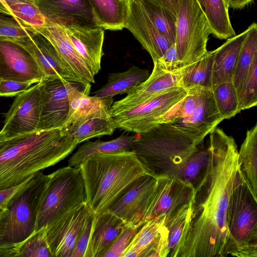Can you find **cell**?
<instances>
[{
    "label": "cell",
    "mask_w": 257,
    "mask_h": 257,
    "mask_svg": "<svg viewBox=\"0 0 257 257\" xmlns=\"http://www.w3.org/2000/svg\"><path fill=\"white\" fill-rule=\"evenodd\" d=\"M163 7L176 22L180 0H150Z\"/></svg>",
    "instance_id": "obj_47"
},
{
    "label": "cell",
    "mask_w": 257,
    "mask_h": 257,
    "mask_svg": "<svg viewBox=\"0 0 257 257\" xmlns=\"http://www.w3.org/2000/svg\"><path fill=\"white\" fill-rule=\"evenodd\" d=\"M41 113L39 83L17 96L0 131L6 139L37 131Z\"/></svg>",
    "instance_id": "obj_14"
},
{
    "label": "cell",
    "mask_w": 257,
    "mask_h": 257,
    "mask_svg": "<svg viewBox=\"0 0 257 257\" xmlns=\"http://www.w3.org/2000/svg\"><path fill=\"white\" fill-rule=\"evenodd\" d=\"M14 40L32 54L44 75L43 79H62L86 84L70 71L52 44L33 29L29 35Z\"/></svg>",
    "instance_id": "obj_17"
},
{
    "label": "cell",
    "mask_w": 257,
    "mask_h": 257,
    "mask_svg": "<svg viewBox=\"0 0 257 257\" xmlns=\"http://www.w3.org/2000/svg\"><path fill=\"white\" fill-rule=\"evenodd\" d=\"M155 62L158 63L163 70L170 73H179L182 69L175 43L171 45L162 57Z\"/></svg>",
    "instance_id": "obj_44"
},
{
    "label": "cell",
    "mask_w": 257,
    "mask_h": 257,
    "mask_svg": "<svg viewBox=\"0 0 257 257\" xmlns=\"http://www.w3.org/2000/svg\"><path fill=\"white\" fill-rule=\"evenodd\" d=\"M237 95L241 110L255 106L257 104V58L253 60L241 84Z\"/></svg>",
    "instance_id": "obj_40"
},
{
    "label": "cell",
    "mask_w": 257,
    "mask_h": 257,
    "mask_svg": "<svg viewBox=\"0 0 257 257\" xmlns=\"http://www.w3.org/2000/svg\"><path fill=\"white\" fill-rule=\"evenodd\" d=\"M32 31V26L17 18L0 14V37L17 39L29 35Z\"/></svg>",
    "instance_id": "obj_41"
},
{
    "label": "cell",
    "mask_w": 257,
    "mask_h": 257,
    "mask_svg": "<svg viewBox=\"0 0 257 257\" xmlns=\"http://www.w3.org/2000/svg\"><path fill=\"white\" fill-rule=\"evenodd\" d=\"M210 34L208 21L198 1L180 0L175 45L182 69L205 54Z\"/></svg>",
    "instance_id": "obj_9"
},
{
    "label": "cell",
    "mask_w": 257,
    "mask_h": 257,
    "mask_svg": "<svg viewBox=\"0 0 257 257\" xmlns=\"http://www.w3.org/2000/svg\"><path fill=\"white\" fill-rule=\"evenodd\" d=\"M194 186L174 176H163L156 182L146 205L144 220L162 215L166 219L173 216L192 198Z\"/></svg>",
    "instance_id": "obj_12"
},
{
    "label": "cell",
    "mask_w": 257,
    "mask_h": 257,
    "mask_svg": "<svg viewBox=\"0 0 257 257\" xmlns=\"http://www.w3.org/2000/svg\"><path fill=\"white\" fill-rule=\"evenodd\" d=\"M92 212L85 202L47 227V238L53 257H72L79 237Z\"/></svg>",
    "instance_id": "obj_13"
},
{
    "label": "cell",
    "mask_w": 257,
    "mask_h": 257,
    "mask_svg": "<svg viewBox=\"0 0 257 257\" xmlns=\"http://www.w3.org/2000/svg\"><path fill=\"white\" fill-rule=\"evenodd\" d=\"M227 231V256L257 257V200L243 175L231 196Z\"/></svg>",
    "instance_id": "obj_6"
},
{
    "label": "cell",
    "mask_w": 257,
    "mask_h": 257,
    "mask_svg": "<svg viewBox=\"0 0 257 257\" xmlns=\"http://www.w3.org/2000/svg\"><path fill=\"white\" fill-rule=\"evenodd\" d=\"M63 27L76 51L93 74H97L101 69L103 55L104 30L101 28Z\"/></svg>",
    "instance_id": "obj_24"
},
{
    "label": "cell",
    "mask_w": 257,
    "mask_h": 257,
    "mask_svg": "<svg viewBox=\"0 0 257 257\" xmlns=\"http://www.w3.org/2000/svg\"><path fill=\"white\" fill-rule=\"evenodd\" d=\"M9 139H6L0 132V153L8 144Z\"/></svg>",
    "instance_id": "obj_50"
},
{
    "label": "cell",
    "mask_w": 257,
    "mask_h": 257,
    "mask_svg": "<svg viewBox=\"0 0 257 257\" xmlns=\"http://www.w3.org/2000/svg\"><path fill=\"white\" fill-rule=\"evenodd\" d=\"M128 2L125 28L149 53L153 62L157 61L172 44L158 31L138 0Z\"/></svg>",
    "instance_id": "obj_18"
},
{
    "label": "cell",
    "mask_w": 257,
    "mask_h": 257,
    "mask_svg": "<svg viewBox=\"0 0 257 257\" xmlns=\"http://www.w3.org/2000/svg\"><path fill=\"white\" fill-rule=\"evenodd\" d=\"M44 75L29 51L13 39L0 37V79L38 83Z\"/></svg>",
    "instance_id": "obj_15"
},
{
    "label": "cell",
    "mask_w": 257,
    "mask_h": 257,
    "mask_svg": "<svg viewBox=\"0 0 257 257\" xmlns=\"http://www.w3.org/2000/svg\"><path fill=\"white\" fill-rule=\"evenodd\" d=\"M90 89V83H80L73 90L68 115L63 127L75 126L93 118L111 117L110 110L113 98L89 96Z\"/></svg>",
    "instance_id": "obj_22"
},
{
    "label": "cell",
    "mask_w": 257,
    "mask_h": 257,
    "mask_svg": "<svg viewBox=\"0 0 257 257\" xmlns=\"http://www.w3.org/2000/svg\"><path fill=\"white\" fill-rule=\"evenodd\" d=\"M80 167L86 201L95 214L107 210L136 179L147 174L133 151L95 154Z\"/></svg>",
    "instance_id": "obj_4"
},
{
    "label": "cell",
    "mask_w": 257,
    "mask_h": 257,
    "mask_svg": "<svg viewBox=\"0 0 257 257\" xmlns=\"http://www.w3.org/2000/svg\"><path fill=\"white\" fill-rule=\"evenodd\" d=\"M47 178L38 173L31 185L5 208L0 217V250L23 241L35 230L37 206Z\"/></svg>",
    "instance_id": "obj_8"
},
{
    "label": "cell",
    "mask_w": 257,
    "mask_h": 257,
    "mask_svg": "<svg viewBox=\"0 0 257 257\" xmlns=\"http://www.w3.org/2000/svg\"><path fill=\"white\" fill-rule=\"evenodd\" d=\"M187 90L177 86L166 90L145 102L116 112L111 117L116 128L135 134L145 133L158 123L187 93Z\"/></svg>",
    "instance_id": "obj_10"
},
{
    "label": "cell",
    "mask_w": 257,
    "mask_h": 257,
    "mask_svg": "<svg viewBox=\"0 0 257 257\" xmlns=\"http://www.w3.org/2000/svg\"><path fill=\"white\" fill-rule=\"evenodd\" d=\"M93 216L94 213L92 212L79 237L72 257H86Z\"/></svg>",
    "instance_id": "obj_46"
},
{
    "label": "cell",
    "mask_w": 257,
    "mask_h": 257,
    "mask_svg": "<svg viewBox=\"0 0 257 257\" xmlns=\"http://www.w3.org/2000/svg\"><path fill=\"white\" fill-rule=\"evenodd\" d=\"M190 202L184 206L165 223V245L163 257H176L178 245L189 219Z\"/></svg>",
    "instance_id": "obj_34"
},
{
    "label": "cell",
    "mask_w": 257,
    "mask_h": 257,
    "mask_svg": "<svg viewBox=\"0 0 257 257\" xmlns=\"http://www.w3.org/2000/svg\"><path fill=\"white\" fill-rule=\"evenodd\" d=\"M46 233V227L35 230L23 241L0 250V257H53Z\"/></svg>",
    "instance_id": "obj_33"
},
{
    "label": "cell",
    "mask_w": 257,
    "mask_h": 257,
    "mask_svg": "<svg viewBox=\"0 0 257 257\" xmlns=\"http://www.w3.org/2000/svg\"><path fill=\"white\" fill-rule=\"evenodd\" d=\"M78 144L65 127L11 138L0 153V190L35 177L70 155Z\"/></svg>",
    "instance_id": "obj_3"
},
{
    "label": "cell",
    "mask_w": 257,
    "mask_h": 257,
    "mask_svg": "<svg viewBox=\"0 0 257 257\" xmlns=\"http://www.w3.org/2000/svg\"><path fill=\"white\" fill-rule=\"evenodd\" d=\"M166 216L150 220L135 235L121 257H160L164 247Z\"/></svg>",
    "instance_id": "obj_23"
},
{
    "label": "cell",
    "mask_w": 257,
    "mask_h": 257,
    "mask_svg": "<svg viewBox=\"0 0 257 257\" xmlns=\"http://www.w3.org/2000/svg\"><path fill=\"white\" fill-rule=\"evenodd\" d=\"M247 33V28L237 35L227 39L223 44L214 50L212 87L222 83L232 81L239 54Z\"/></svg>",
    "instance_id": "obj_26"
},
{
    "label": "cell",
    "mask_w": 257,
    "mask_h": 257,
    "mask_svg": "<svg viewBox=\"0 0 257 257\" xmlns=\"http://www.w3.org/2000/svg\"><path fill=\"white\" fill-rule=\"evenodd\" d=\"M144 224L127 225L102 257H121L133 238Z\"/></svg>",
    "instance_id": "obj_42"
},
{
    "label": "cell",
    "mask_w": 257,
    "mask_h": 257,
    "mask_svg": "<svg viewBox=\"0 0 257 257\" xmlns=\"http://www.w3.org/2000/svg\"><path fill=\"white\" fill-rule=\"evenodd\" d=\"M156 182V179L148 174L140 176L107 210L122 219L126 225L145 223L146 205Z\"/></svg>",
    "instance_id": "obj_19"
},
{
    "label": "cell",
    "mask_w": 257,
    "mask_h": 257,
    "mask_svg": "<svg viewBox=\"0 0 257 257\" xmlns=\"http://www.w3.org/2000/svg\"><path fill=\"white\" fill-rule=\"evenodd\" d=\"M214 50L207 51L195 62L182 69L180 86L189 90L194 88L211 89Z\"/></svg>",
    "instance_id": "obj_30"
},
{
    "label": "cell",
    "mask_w": 257,
    "mask_h": 257,
    "mask_svg": "<svg viewBox=\"0 0 257 257\" xmlns=\"http://www.w3.org/2000/svg\"><path fill=\"white\" fill-rule=\"evenodd\" d=\"M0 14L12 17V14L5 0H0Z\"/></svg>",
    "instance_id": "obj_49"
},
{
    "label": "cell",
    "mask_w": 257,
    "mask_h": 257,
    "mask_svg": "<svg viewBox=\"0 0 257 257\" xmlns=\"http://www.w3.org/2000/svg\"><path fill=\"white\" fill-rule=\"evenodd\" d=\"M208 21L211 34L219 39H227L235 36L231 24L228 6L225 0H197Z\"/></svg>",
    "instance_id": "obj_31"
},
{
    "label": "cell",
    "mask_w": 257,
    "mask_h": 257,
    "mask_svg": "<svg viewBox=\"0 0 257 257\" xmlns=\"http://www.w3.org/2000/svg\"><path fill=\"white\" fill-rule=\"evenodd\" d=\"M126 225L108 210L94 214L86 257H102Z\"/></svg>",
    "instance_id": "obj_25"
},
{
    "label": "cell",
    "mask_w": 257,
    "mask_h": 257,
    "mask_svg": "<svg viewBox=\"0 0 257 257\" xmlns=\"http://www.w3.org/2000/svg\"><path fill=\"white\" fill-rule=\"evenodd\" d=\"M180 74L165 71L154 62L153 71L145 81L127 93L126 96L113 102L110 116L143 103L166 90L180 86Z\"/></svg>",
    "instance_id": "obj_20"
},
{
    "label": "cell",
    "mask_w": 257,
    "mask_h": 257,
    "mask_svg": "<svg viewBox=\"0 0 257 257\" xmlns=\"http://www.w3.org/2000/svg\"><path fill=\"white\" fill-rule=\"evenodd\" d=\"M32 28L52 44L71 72L85 84L95 83V75L76 51L63 26L47 21L42 26Z\"/></svg>",
    "instance_id": "obj_21"
},
{
    "label": "cell",
    "mask_w": 257,
    "mask_h": 257,
    "mask_svg": "<svg viewBox=\"0 0 257 257\" xmlns=\"http://www.w3.org/2000/svg\"><path fill=\"white\" fill-rule=\"evenodd\" d=\"M158 120L182 127L203 138L223 120L211 89L194 88ZM157 123V124H158Z\"/></svg>",
    "instance_id": "obj_7"
},
{
    "label": "cell",
    "mask_w": 257,
    "mask_h": 257,
    "mask_svg": "<svg viewBox=\"0 0 257 257\" xmlns=\"http://www.w3.org/2000/svg\"><path fill=\"white\" fill-rule=\"evenodd\" d=\"M99 27L103 30H121L125 27L128 0H88Z\"/></svg>",
    "instance_id": "obj_28"
},
{
    "label": "cell",
    "mask_w": 257,
    "mask_h": 257,
    "mask_svg": "<svg viewBox=\"0 0 257 257\" xmlns=\"http://www.w3.org/2000/svg\"><path fill=\"white\" fill-rule=\"evenodd\" d=\"M36 176L13 187L0 190V209L9 207L33 183Z\"/></svg>",
    "instance_id": "obj_43"
},
{
    "label": "cell",
    "mask_w": 257,
    "mask_h": 257,
    "mask_svg": "<svg viewBox=\"0 0 257 257\" xmlns=\"http://www.w3.org/2000/svg\"><path fill=\"white\" fill-rule=\"evenodd\" d=\"M148 70L133 65L126 70L109 73L105 85L94 92L97 97H112L128 93L150 76Z\"/></svg>",
    "instance_id": "obj_27"
},
{
    "label": "cell",
    "mask_w": 257,
    "mask_h": 257,
    "mask_svg": "<svg viewBox=\"0 0 257 257\" xmlns=\"http://www.w3.org/2000/svg\"><path fill=\"white\" fill-rule=\"evenodd\" d=\"M12 17L26 25L37 27L45 24L46 19L37 7L35 0H5Z\"/></svg>",
    "instance_id": "obj_39"
},
{
    "label": "cell",
    "mask_w": 257,
    "mask_h": 257,
    "mask_svg": "<svg viewBox=\"0 0 257 257\" xmlns=\"http://www.w3.org/2000/svg\"><path fill=\"white\" fill-rule=\"evenodd\" d=\"M4 209H0V217H1L4 211Z\"/></svg>",
    "instance_id": "obj_51"
},
{
    "label": "cell",
    "mask_w": 257,
    "mask_h": 257,
    "mask_svg": "<svg viewBox=\"0 0 257 257\" xmlns=\"http://www.w3.org/2000/svg\"><path fill=\"white\" fill-rule=\"evenodd\" d=\"M234 71L232 83L237 91L253 60L257 58V25L254 22L248 28Z\"/></svg>",
    "instance_id": "obj_35"
},
{
    "label": "cell",
    "mask_w": 257,
    "mask_h": 257,
    "mask_svg": "<svg viewBox=\"0 0 257 257\" xmlns=\"http://www.w3.org/2000/svg\"><path fill=\"white\" fill-rule=\"evenodd\" d=\"M39 83L41 113L37 131L63 127L69 111L71 92L80 83L62 79H43Z\"/></svg>",
    "instance_id": "obj_11"
},
{
    "label": "cell",
    "mask_w": 257,
    "mask_h": 257,
    "mask_svg": "<svg viewBox=\"0 0 257 257\" xmlns=\"http://www.w3.org/2000/svg\"><path fill=\"white\" fill-rule=\"evenodd\" d=\"M135 140V135L121 134L109 141L97 140L88 142L80 146L68 161L70 167H79L88 157L95 154L115 153L131 151Z\"/></svg>",
    "instance_id": "obj_29"
},
{
    "label": "cell",
    "mask_w": 257,
    "mask_h": 257,
    "mask_svg": "<svg viewBox=\"0 0 257 257\" xmlns=\"http://www.w3.org/2000/svg\"><path fill=\"white\" fill-rule=\"evenodd\" d=\"M32 84L31 82H19L0 79V96H17L28 89Z\"/></svg>",
    "instance_id": "obj_45"
},
{
    "label": "cell",
    "mask_w": 257,
    "mask_h": 257,
    "mask_svg": "<svg viewBox=\"0 0 257 257\" xmlns=\"http://www.w3.org/2000/svg\"><path fill=\"white\" fill-rule=\"evenodd\" d=\"M47 21L63 27L100 28L88 0H35Z\"/></svg>",
    "instance_id": "obj_16"
},
{
    "label": "cell",
    "mask_w": 257,
    "mask_h": 257,
    "mask_svg": "<svg viewBox=\"0 0 257 257\" xmlns=\"http://www.w3.org/2000/svg\"><path fill=\"white\" fill-rule=\"evenodd\" d=\"M65 128L78 144L93 138L111 135L116 129L112 117L93 118Z\"/></svg>",
    "instance_id": "obj_36"
},
{
    "label": "cell",
    "mask_w": 257,
    "mask_h": 257,
    "mask_svg": "<svg viewBox=\"0 0 257 257\" xmlns=\"http://www.w3.org/2000/svg\"><path fill=\"white\" fill-rule=\"evenodd\" d=\"M218 110L223 119H229L241 111L236 88L232 82H226L211 88Z\"/></svg>",
    "instance_id": "obj_38"
},
{
    "label": "cell",
    "mask_w": 257,
    "mask_h": 257,
    "mask_svg": "<svg viewBox=\"0 0 257 257\" xmlns=\"http://www.w3.org/2000/svg\"><path fill=\"white\" fill-rule=\"evenodd\" d=\"M209 134L208 161L194 187L176 257L227 256L229 204L242 174L233 137L217 127Z\"/></svg>",
    "instance_id": "obj_1"
},
{
    "label": "cell",
    "mask_w": 257,
    "mask_h": 257,
    "mask_svg": "<svg viewBox=\"0 0 257 257\" xmlns=\"http://www.w3.org/2000/svg\"><path fill=\"white\" fill-rule=\"evenodd\" d=\"M253 0H225L229 8L235 9H242Z\"/></svg>",
    "instance_id": "obj_48"
},
{
    "label": "cell",
    "mask_w": 257,
    "mask_h": 257,
    "mask_svg": "<svg viewBox=\"0 0 257 257\" xmlns=\"http://www.w3.org/2000/svg\"><path fill=\"white\" fill-rule=\"evenodd\" d=\"M158 31L171 44L175 43L176 22L161 6L150 0H138Z\"/></svg>",
    "instance_id": "obj_37"
},
{
    "label": "cell",
    "mask_w": 257,
    "mask_h": 257,
    "mask_svg": "<svg viewBox=\"0 0 257 257\" xmlns=\"http://www.w3.org/2000/svg\"><path fill=\"white\" fill-rule=\"evenodd\" d=\"M204 138L169 122L135 134L132 150L147 174L174 176L194 187L208 159Z\"/></svg>",
    "instance_id": "obj_2"
},
{
    "label": "cell",
    "mask_w": 257,
    "mask_h": 257,
    "mask_svg": "<svg viewBox=\"0 0 257 257\" xmlns=\"http://www.w3.org/2000/svg\"><path fill=\"white\" fill-rule=\"evenodd\" d=\"M85 202L84 182L80 167L68 166L47 175L37 206L35 230L48 227Z\"/></svg>",
    "instance_id": "obj_5"
},
{
    "label": "cell",
    "mask_w": 257,
    "mask_h": 257,
    "mask_svg": "<svg viewBox=\"0 0 257 257\" xmlns=\"http://www.w3.org/2000/svg\"><path fill=\"white\" fill-rule=\"evenodd\" d=\"M257 124L248 130L238 152L239 169L257 200Z\"/></svg>",
    "instance_id": "obj_32"
}]
</instances>
